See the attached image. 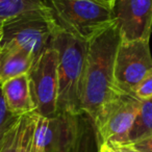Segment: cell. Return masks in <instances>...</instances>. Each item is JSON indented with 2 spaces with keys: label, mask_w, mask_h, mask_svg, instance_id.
Listing matches in <instances>:
<instances>
[{
  "label": "cell",
  "mask_w": 152,
  "mask_h": 152,
  "mask_svg": "<svg viewBox=\"0 0 152 152\" xmlns=\"http://www.w3.org/2000/svg\"><path fill=\"white\" fill-rule=\"evenodd\" d=\"M121 38L116 25L89 42L83 78L81 113L96 118L105 103L119 93L115 83V59Z\"/></svg>",
  "instance_id": "6da1fadb"
},
{
  "label": "cell",
  "mask_w": 152,
  "mask_h": 152,
  "mask_svg": "<svg viewBox=\"0 0 152 152\" xmlns=\"http://www.w3.org/2000/svg\"><path fill=\"white\" fill-rule=\"evenodd\" d=\"M58 56L57 114L80 115L83 78L89 42L57 29L51 45Z\"/></svg>",
  "instance_id": "7a4b0ae2"
},
{
  "label": "cell",
  "mask_w": 152,
  "mask_h": 152,
  "mask_svg": "<svg viewBox=\"0 0 152 152\" xmlns=\"http://www.w3.org/2000/svg\"><path fill=\"white\" fill-rule=\"evenodd\" d=\"M49 7L59 29L86 42L115 24L114 10L92 0H51Z\"/></svg>",
  "instance_id": "3957f363"
},
{
  "label": "cell",
  "mask_w": 152,
  "mask_h": 152,
  "mask_svg": "<svg viewBox=\"0 0 152 152\" xmlns=\"http://www.w3.org/2000/svg\"><path fill=\"white\" fill-rule=\"evenodd\" d=\"M0 29V47L19 49L36 59L51 45L57 25L49 7L7 20Z\"/></svg>",
  "instance_id": "277c9868"
},
{
  "label": "cell",
  "mask_w": 152,
  "mask_h": 152,
  "mask_svg": "<svg viewBox=\"0 0 152 152\" xmlns=\"http://www.w3.org/2000/svg\"><path fill=\"white\" fill-rule=\"evenodd\" d=\"M141 106V100L130 94L119 93L105 103L93 120L98 145L126 142V137Z\"/></svg>",
  "instance_id": "5b68a950"
},
{
  "label": "cell",
  "mask_w": 152,
  "mask_h": 152,
  "mask_svg": "<svg viewBox=\"0 0 152 152\" xmlns=\"http://www.w3.org/2000/svg\"><path fill=\"white\" fill-rule=\"evenodd\" d=\"M58 56L52 46L46 48L31 65L27 75L36 113L51 118L57 114Z\"/></svg>",
  "instance_id": "8992f818"
},
{
  "label": "cell",
  "mask_w": 152,
  "mask_h": 152,
  "mask_svg": "<svg viewBox=\"0 0 152 152\" xmlns=\"http://www.w3.org/2000/svg\"><path fill=\"white\" fill-rule=\"evenodd\" d=\"M152 71L149 41H121L115 59V83L119 92L133 95L140 83Z\"/></svg>",
  "instance_id": "52a82bcc"
},
{
  "label": "cell",
  "mask_w": 152,
  "mask_h": 152,
  "mask_svg": "<svg viewBox=\"0 0 152 152\" xmlns=\"http://www.w3.org/2000/svg\"><path fill=\"white\" fill-rule=\"evenodd\" d=\"M113 10L121 41L150 40L152 0H116Z\"/></svg>",
  "instance_id": "ba28073f"
},
{
  "label": "cell",
  "mask_w": 152,
  "mask_h": 152,
  "mask_svg": "<svg viewBox=\"0 0 152 152\" xmlns=\"http://www.w3.org/2000/svg\"><path fill=\"white\" fill-rule=\"evenodd\" d=\"M1 89L7 108L16 117L36 112L27 74H22L5 81L1 85Z\"/></svg>",
  "instance_id": "9c48e42d"
},
{
  "label": "cell",
  "mask_w": 152,
  "mask_h": 152,
  "mask_svg": "<svg viewBox=\"0 0 152 152\" xmlns=\"http://www.w3.org/2000/svg\"><path fill=\"white\" fill-rule=\"evenodd\" d=\"M34 58L16 48L0 47V86L22 74H27Z\"/></svg>",
  "instance_id": "30bf717a"
},
{
  "label": "cell",
  "mask_w": 152,
  "mask_h": 152,
  "mask_svg": "<svg viewBox=\"0 0 152 152\" xmlns=\"http://www.w3.org/2000/svg\"><path fill=\"white\" fill-rule=\"evenodd\" d=\"M97 141L93 121L86 115H79L75 131L68 146V152H94Z\"/></svg>",
  "instance_id": "8fae6325"
},
{
  "label": "cell",
  "mask_w": 152,
  "mask_h": 152,
  "mask_svg": "<svg viewBox=\"0 0 152 152\" xmlns=\"http://www.w3.org/2000/svg\"><path fill=\"white\" fill-rule=\"evenodd\" d=\"M152 137V97L141 100V106L124 144H133Z\"/></svg>",
  "instance_id": "7c38bea8"
},
{
  "label": "cell",
  "mask_w": 152,
  "mask_h": 152,
  "mask_svg": "<svg viewBox=\"0 0 152 152\" xmlns=\"http://www.w3.org/2000/svg\"><path fill=\"white\" fill-rule=\"evenodd\" d=\"M48 7V0H0V27L17 16Z\"/></svg>",
  "instance_id": "4fadbf2b"
},
{
  "label": "cell",
  "mask_w": 152,
  "mask_h": 152,
  "mask_svg": "<svg viewBox=\"0 0 152 152\" xmlns=\"http://www.w3.org/2000/svg\"><path fill=\"white\" fill-rule=\"evenodd\" d=\"M25 115L20 116L10 125L0 139V152H19Z\"/></svg>",
  "instance_id": "5bb4252c"
},
{
  "label": "cell",
  "mask_w": 152,
  "mask_h": 152,
  "mask_svg": "<svg viewBox=\"0 0 152 152\" xmlns=\"http://www.w3.org/2000/svg\"><path fill=\"white\" fill-rule=\"evenodd\" d=\"M37 118L38 114L36 112L25 115V122H24L19 152H37L36 143H34Z\"/></svg>",
  "instance_id": "9a60e30c"
},
{
  "label": "cell",
  "mask_w": 152,
  "mask_h": 152,
  "mask_svg": "<svg viewBox=\"0 0 152 152\" xmlns=\"http://www.w3.org/2000/svg\"><path fill=\"white\" fill-rule=\"evenodd\" d=\"M18 117L12 114L9 108H7L4 95H3L2 89H1V86H0V139L4 133V131L10 127V125Z\"/></svg>",
  "instance_id": "2e32d148"
},
{
  "label": "cell",
  "mask_w": 152,
  "mask_h": 152,
  "mask_svg": "<svg viewBox=\"0 0 152 152\" xmlns=\"http://www.w3.org/2000/svg\"><path fill=\"white\" fill-rule=\"evenodd\" d=\"M133 96L140 100H146L152 97V71L137 85L133 91Z\"/></svg>",
  "instance_id": "e0dca14e"
},
{
  "label": "cell",
  "mask_w": 152,
  "mask_h": 152,
  "mask_svg": "<svg viewBox=\"0 0 152 152\" xmlns=\"http://www.w3.org/2000/svg\"><path fill=\"white\" fill-rule=\"evenodd\" d=\"M110 152H137L130 144H123V143H113L107 142L104 143Z\"/></svg>",
  "instance_id": "ac0fdd59"
},
{
  "label": "cell",
  "mask_w": 152,
  "mask_h": 152,
  "mask_svg": "<svg viewBox=\"0 0 152 152\" xmlns=\"http://www.w3.org/2000/svg\"><path fill=\"white\" fill-rule=\"evenodd\" d=\"M137 152H152V137L142 140L137 143L130 144Z\"/></svg>",
  "instance_id": "d6986e66"
},
{
  "label": "cell",
  "mask_w": 152,
  "mask_h": 152,
  "mask_svg": "<svg viewBox=\"0 0 152 152\" xmlns=\"http://www.w3.org/2000/svg\"><path fill=\"white\" fill-rule=\"evenodd\" d=\"M77 121H78V119H77ZM76 125H77V123H76ZM75 128H76V126H75ZM74 131H75V129H74ZM72 137H73V134H72ZM72 137H71V139H72ZM71 139L66 144H64V145L59 146V147H57V148H54V149L50 150V151H48V152H68V146H69V143H70V141H71Z\"/></svg>",
  "instance_id": "ffe728a7"
},
{
  "label": "cell",
  "mask_w": 152,
  "mask_h": 152,
  "mask_svg": "<svg viewBox=\"0 0 152 152\" xmlns=\"http://www.w3.org/2000/svg\"><path fill=\"white\" fill-rule=\"evenodd\" d=\"M48 1H51V0H48ZM92 1H95V2L100 3V4L106 5V7H112V9H114L115 2H116V0H92Z\"/></svg>",
  "instance_id": "44dd1931"
},
{
  "label": "cell",
  "mask_w": 152,
  "mask_h": 152,
  "mask_svg": "<svg viewBox=\"0 0 152 152\" xmlns=\"http://www.w3.org/2000/svg\"><path fill=\"white\" fill-rule=\"evenodd\" d=\"M98 152H110V151L105 144H101V145H98Z\"/></svg>",
  "instance_id": "7402d4cb"
},
{
  "label": "cell",
  "mask_w": 152,
  "mask_h": 152,
  "mask_svg": "<svg viewBox=\"0 0 152 152\" xmlns=\"http://www.w3.org/2000/svg\"><path fill=\"white\" fill-rule=\"evenodd\" d=\"M37 152H46L44 149H37Z\"/></svg>",
  "instance_id": "603a6c76"
},
{
  "label": "cell",
  "mask_w": 152,
  "mask_h": 152,
  "mask_svg": "<svg viewBox=\"0 0 152 152\" xmlns=\"http://www.w3.org/2000/svg\"><path fill=\"white\" fill-rule=\"evenodd\" d=\"M0 42H1V29H0Z\"/></svg>",
  "instance_id": "cb8c5ba5"
}]
</instances>
